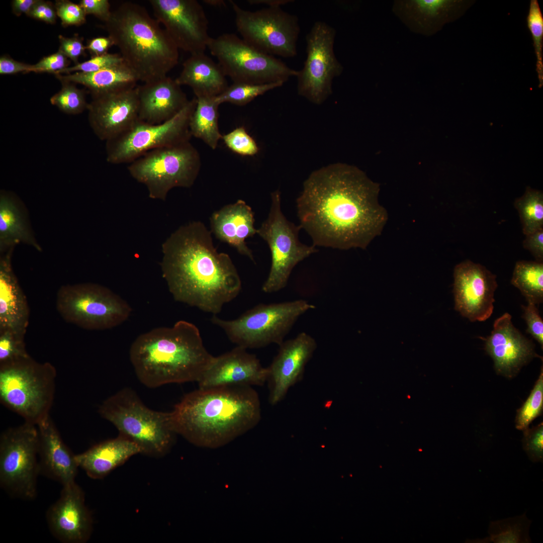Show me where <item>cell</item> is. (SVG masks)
Returning a JSON list of instances; mask_svg holds the SVG:
<instances>
[{
  "instance_id": "cell-45",
  "label": "cell",
  "mask_w": 543,
  "mask_h": 543,
  "mask_svg": "<svg viewBox=\"0 0 543 543\" xmlns=\"http://www.w3.org/2000/svg\"><path fill=\"white\" fill-rule=\"evenodd\" d=\"M54 6L63 26H79L86 21V15L79 5L68 0H59L56 1Z\"/></svg>"
},
{
  "instance_id": "cell-28",
  "label": "cell",
  "mask_w": 543,
  "mask_h": 543,
  "mask_svg": "<svg viewBox=\"0 0 543 543\" xmlns=\"http://www.w3.org/2000/svg\"><path fill=\"white\" fill-rule=\"evenodd\" d=\"M254 221L251 208L243 200H238L212 213L210 231L218 239L254 261L252 252L245 240L257 232Z\"/></svg>"
},
{
  "instance_id": "cell-17",
  "label": "cell",
  "mask_w": 543,
  "mask_h": 543,
  "mask_svg": "<svg viewBox=\"0 0 543 543\" xmlns=\"http://www.w3.org/2000/svg\"><path fill=\"white\" fill-rule=\"evenodd\" d=\"M155 19L177 48L191 55L204 53L211 37L208 21L196 0H150Z\"/></svg>"
},
{
  "instance_id": "cell-32",
  "label": "cell",
  "mask_w": 543,
  "mask_h": 543,
  "mask_svg": "<svg viewBox=\"0 0 543 543\" xmlns=\"http://www.w3.org/2000/svg\"><path fill=\"white\" fill-rule=\"evenodd\" d=\"M55 76L61 82L83 85L92 94L134 87L139 81L135 74L125 63L95 72H76L65 75L58 74Z\"/></svg>"
},
{
  "instance_id": "cell-26",
  "label": "cell",
  "mask_w": 543,
  "mask_h": 543,
  "mask_svg": "<svg viewBox=\"0 0 543 543\" xmlns=\"http://www.w3.org/2000/svg\"><path fill=\"white\" fill-rule=\"evenodd\" d=\"M180 86L167 76L137 86L138 120L158 124L174 117L189 101Z\"/></svg>"
},
{
  "instance_id": "cell-9",
  "label": "cell",
  "mask_w": 543,
  "mask_h": 543,
  "mask_svg": "<svg viewBox=\"0 0 543 543\" xmlns=\"http://www.w3.org/2000/svg\"><path fill=\"white\" fill-rule=\"evenodd\" d=\"M201 165L200 155L189 140L150 151L131 162L128 170L146 187L150 198L164 201L171 189L192 186Z\"/></svg>"
},
{
  "instance_id": "cell-30",
  "label": "cell",
  "mask_w": 543,
  "mask_h": 543,
  "mask_svg": "<svg viewBox=\"0 0 543 543\" xmlns=\"http://www.w3.org/2000/svg\"><path fill=\"white\" fill-rule=\"evenodd\" d=\"M20 243L31 246L41 252L31 227L27 210L22 202L12 193L0 194V254Z\"/></svg>"
},
{
  "instance_id": "cell-39",
  "label": "cell",
  "mask_w": 543,
  "mask_h": 543,
  "mask_svg": "<svg viewBox=\"0 0 543 543\" xmlns=\"http://www.w3.org/2000/svg\"><path fill=\"white\" fill-rule=\"evenodd\" d=\"M61 83V89L51 97V104L68 114H80L87 109L88 103L84 90L77 88L72 82L62 81Z\"/></svg>"
},
{
  "instance_id": "cell-42",
  "label": "cell",
  "mask_w": 543,
  "mask_h": 543,
  "mask_svg": "<svg viewBox=\"0 0 543 543\" xmlns=\"http://www.w3.org/2000/svg\"><path fill=\"white\" fill-rule=\"evenodd\" d=\"M29 356L24 340L17 338L10 331H0V365Z\"/></svg>"
},
{
  "instance_id": "cell-46",
  "label": "cell",
  "mask_w": 543,
  "mask_h": 543,
  "mask_svg": "<svg viewBox=\"0 0 543 543\" xmlns=\"http://www.w3.org/2000/svg\"><path fill=\"white\" fill-rule=\"evenodd\" d=\"M524 319L527 328V332L530 334L542 347L543 321L536 305L527 301L526 306L522 305Z\"/></svg>"
},
{
  "instance_id": "cell-56",
  "label": "cell",
  "mask_w": 543,
  "mask_h": 543,
  "mask_svg": "<svg viewBox=\"0 0 543 543\" xmlns=\"http://www.w3.org/2000/svg\"><path fill=\"white\" fill-rule=\"evenodd\" d=\"M204 2L207 5L215 7H224L225 6V3L224 1L222 0H205Z\"/></svg>"
},
{
  "instance_id": "cell-40",
  "label": "cell",
  "mask_w": 543,
  "mask_h": 543,
  "mask_svg": "<svg viewBox=\"0 0 543 543\" xmlns=\"http://www.w3.org/2000/svg\"><path fill=\"white\" fill-rule=\"evenodd\" d=\"M543 374L541 368L539 376L529 397L517 411L515 418L516 429L524 431L542 411Z\"/></svg>"
},
{
  "instance_id": "cell-36",
  "label": "cell",
  "mask_w": 543,
  "mask_h": 543,
  "mask_svg": "<svg viewBox=\"0 0 543 543\" xmlns=\"http://www.w3.org/2000/svg\"><path fill=\"white\" fill-rule=\"evenodd\" d=\"M514 206L517 210L525 235L543 228V193L527 187L524 194L517 198Z\"/></svg>"
},
{
  "instance_id": "cell-49",
  "label": "cell",
  "mask_w": 543,
  "mask_h": 543,
  "mask_svg": "<svg viewBox=\"0 0 543 543\" xmlns=\"http://www.w3.org/2000/svg\"><path fill=\"white\" fill-rule=\"evenodd\" d=\"M79 5L86 15H92L104 23L109 19L112 11L108 0H81Z\"/></svg>"
},
{
  "instance_id": "cell-41",
  "label": "cell",
  "mask_w": 543,
  "mask_h": 543,
  "mask_svg": "<svg viewBox=\"0 0 543 543\" xmlns=\"http://www.w3.org/2000/svg\"><path fill=\"white\" fill-rule=\"evenodd\" d=\"M227 147L242 156H253L258 152V147L243 127H238L222 136Z\"/></svg>"
},
{
  "instance_id": "cell-37",
  "label": "cell",
  "mask_w": 543,
  "mask_h": 543,
  "mask_svg": "<svg viewBox=\"0 0 543 543\" xmlns=\"http://www.w3.org/2000/svg\"><path fill=\"white\" fill-rule=\"evenodd\" d=\"M283 84L282 82L261 84L233 83L222 93L215 97V100L219 105L224 103H229L236 105L243 106L256 97L271 89L280 87Z\"/></svg>"
},
{
  "instance_id": "cell-23",
  "label": "cell",
  "mask_w": 543,
  "mask_h": 543,
  "mask_svg": "<svg viewBox=\"0 0 543 543\" xmlns=\"http://www.w3.org/2000/svg\"><path fill=\"white\" fill-rule=\"evenodd\" d=\"M267 368L262 366L254 354L236 346L217 356L197 382L199 388L229 386H262L267 381Z\"/></svg>"
},
{
  "instance_id": "cell-20",
  "label": "cell",
  "mask_w": 543,
  "mask_h": 543,
  "mask_svg": "<svg viewBox=\"0 0 543 543\" xmlns=\"http://www.w3.org/2000/svg\"><path fill=\"white\" fill-rule=\"evenodd\" d=\"M279 346L278 353L267 367L268 400L273 405L284 399L289 390L302 380L317 344L312 336L302 332Z\"/></svg>"
},
{
  "instance_id": "cell-29",
  "label": "cell",
  "mask_w": 543,
  "mask_h": 543,
  "mask_svg": "<svg viewBox=\"0 0 543 543\" xmlns=\"http://www.w3.org/2000/svg\"><path fill=\"white\" fill-rule=\"evenodd\" d=\"M138 454L140 450L135 443L119 434L75 455V459L78 467L89 477L101 479Z\"/></svg>"
},
{
  "instance_id": "cell-18",
  "label": "cell",
  "mask_w": 543,
  "mask_h": 543,
  "mask_svg": "<svg viewBox=\"0 0 543 543\" xmlns=\"http://www.w3.org/2000/svg\"><path fill=\"white\" fill-rule=\"evenodd\" d=\"M454 278L456 310L471 322L488 319L494 309L496 276L484 266L466 260L456 265Z\"/></svg>"
},
{
  "instance_id": "cell-19",
  "label": "cell",
  "mask_w": 543,
  "mask_h": 543,
  "mask_svg": "<svg viewBox=\"0 0 543 543\" xmlns=\"http://www.w3.org/2000/svg\"><path fill=\"white\" fill-rule=\"evenodd\" d=\"M88 119L96 136L107 141L138 121L137 86L92 94Z\"/></svg>"
},
{
  "instance_id": "cell-15",
  "label": "cell",
  "mask_w": 543,
  "mask_h": 543,
  "mask_svg": "<svg viewBox=\"0 0 543 543\" xmlns=\"http://www.w3.org/2000/svg\"><path fill=\"white\" fill-rule=\"evenodd\" d=\"M197 99L169 120L158 124L138 121L129 129L106 141L107 160L112 164L130 163L154 149L189 141V123Z\"/></svg>"
},
{
  "instance_id": "cell-35",
  "label": "cell",
  "mask_w": 543,
  "mask_h": 543,
  "mask_svg": "<svg viewBox=\"0 0 543 543\" xmlns=\"http://www.w3.org/2000/svg\"><path fill=\"white\" fill-rule=\"evenodd\" d=\"M511 283L527 301L538 304L543 300V263L520 260L515 263Z\"/></svg>"
},
{
  "instance_id": "cell-31",
  "label": "cell",
  "mask_w": 543,
  "mask_h": 543,
  "mask_svg": "<svg viewBox=\"0 0 543 543\" xmlns=\"http://www.w3.org/2000/svg\"><path fill=\"white\" fill-rule=\"evenodd\" d=\"M226 77L219 63L204 52L191 55L175 80L190 87L196 98L216 97L228 86Z\"/></svg>"
},
{
  "instance_id": "cell-55",
  "label": "cell",
  "mask_w": 543,
  "mask_h": 543,
  "mask_svg": "<svg viewBox=\"0 0 543 543\" xmlns=\"http://www.w3.org/2000/svg\"><path fill=\"white\" fill-rule=\"evenodd\" d=\"M293 2L290 0H249L248 3L251 5H266L267 7H281L282 5Z\"/></svg>"
},
{
  "instance_id": "cell-22",
  "label": "cell",
  "mask_w": 543,
  "mask_h": 543,
  "mask_svg": "<svg viewBox=\"0 0 543 543\" xmlns=\"http://www.w3.org/2000/svg\"><path fill=\"white\" fill-rule=\"evenodd\" d=\"M511 315L504 313L496 319L490 335L480 338L492 357L496 372L508 378L517 374L534 357L533 343L513 325Z\"/></svg>"
},
{
  "instance_id": "cell-16",
  "label": "cell",
  "mask_w": 543,
  "mask_h": 543,
  "mask_svg": "<svg viewBox=\"0 0 543 543\" xmlns=\"http://www.w3.org/2000/svg\"><path fill=\"white\" fill-rule=\"evenodd\" d=\"M335 36V29L323 21L315 22L306 36V58L296 76L297 92L315 105L332 94L333 80L343 71L334 53Z\"/></svg>"
},
{
  "instance_id": "cell-2",
  "label": "cell",
  "mask_w": 543,
  "mask_h": 543,
  "mask_svg": "<svg viewBox=\"0 0 543 543\" xmlns=\"http://www.w3.org/2000/svg\"><path fill=\"white\" fill-rule=\"evenodd\" d=\"M161 268L177 302L217 315L236 298L241 281L230 257L215 248L201 221L181 226L162 244Z\"/></svg>"
},
{
  "instance_id": "cell-27",
  "label": "cell",
  "mask_w": 543,
  "mask_h": 543,
  "mask_svg": "<svg viewBox=\"0 0 543 543\" xmlns=\"http://www.w3.org/2000/svg\"><path fill=\"white\" fill-rule=\"evenodd\" d=\"M40 474L62 486L75 482L78 467L50 416L37 425Z\"/></svg>"
},
{
  "instance_id": "cell-44",
  "label": "cell",
  "mask_w": 543,
  "mask_h": 543,
  "mask_svg": "<svg viewBox=\"0 0 543 543\" xmlns=\"http://www.w3.org/2000/svg\"><path fill=\"white\" fill-rule=\"evenodd\" d=\"M523 431L522 440L523 448L529 460L533 462H542L543 460V424L540 423Z\"/></svg>"
},
{
  "instance_id": "cell-12",
  "label": "cell",
  "mask_w": 543,
  "mask_h": 543,
  "mask_svg": "<svg viewBox=\"0 0 543 543\" xmlns=\"http://www.w3.org/2000/svg\"><path fill=\"white\" fill-rule=\"evenodd\" d=\"M271 199L267 218L256 232L267 243L271 253L270 270L261 288L265 293L283 289L295 266L317 251L314 245L308 246L300 241L298 235L301 228L283 214L279 190L271 194Z\"/></svg>"
},
{
  "instance_id": "cell-21",
  "label": "cell",
  "mask_w": 543,
  "mask_h": 543,
  "mask_svg": "<svg viewBox=\"0 0 543 543\" xmlns=\"http://www.w3.org/2000/svg\"><path fill=\"white\" fill-rule=\"evenodd\" d=\"M46 519L52 535L64 543H84L93 529L84 493L75 482L63 486L58 500L48 508Z\"/></svg>"
},
{
  "instance_id": "cell-13",
  "label": "cell",
  "mask_w": 543,
  "mask_h": 543,
  "mask_svg": "<svg viewBox=\"0 0 543 543\" xmlns=\"http://www.w3.org/2000/svg\"><path fill=\"white\" fill-rule=\"evenodd\" d=\"M36 425L25 422L3 431L0 437V484L11 496L32 500L40 474Z\"/></svg>"
},
{
  "instance_id": "cell-53",
  "label": "cell",
  "mask_w": 543,
  "mask_h": 543,
  "mask_svg": "<svg viewBox=\"0 0 543 543\" xmlns=\"http://www.w3.org/2000/svg\"><path fill=\"white\" fill-rule=\"evenodd\" d=\"M113 45V41L109 37H99L90 39L86 46L92 56H100L108 53Z\"/></svg>"
},
{
  "instance_id": "cell-52",
  "label": "cell",
  "mask_w": 543,
  "mask_h": 543,
  "mask_svg": "<svg viewBox=\"0 0 543 543\" xmlns=\"http://www.w3.org/2000/svg\"><path fill=\"white\" fill-rule=\"evenodd\" d=\"M33 65L17 61L12 58L3 55L0 57V74H14L19 72H34Z\"/></svg>"
},
{
  "instance_id": "cell-43",
  "label": "cell",
  "mask_w": 543,
  "mask_h": 543,
  "mask_svg": "<svg viewBox=\"0 0 543 543\" xmlns=\"http://www.w3.org/2000/svg\"><path fill=\"white\" fill-rule=\"evenodd\" d=\"M124 63V60L120 54L107 53L100 56H92L90 59L78 63L73 66L68 67L58 74H68L72 72H95Z\"/></svg>"
},
{
  "instance_id": "cell-4",
  "label": "cell",
  "mask_w": 543,
  "mask_h": 543,
  "mask_svg": "<svg viewBox=\"0 0 543 543\" xmlns=\"http://www.w3.org/2000/svg\"><path fill=\"white\" fill-rule=\"evenodd\" d=\"M129 356L139 380L151 388L198 382L214 357L198 328L185 320L140 334L132 343Z\"/></svg>"
},
{
  "instance_id": "cell-7",
  "label": "cell",
  "mask_w": 543,
  "mask_h": 543,
  "mask_svg": "<svg viewBox=\"0 0 543 543\" xmlns=\"http://www.w3.org/2000/svg\"><path fill=\"white\" fill-rule=\"evenodd\" d=\"M56 377L51 364L37 362L30 355L0 365L1 402L37 426L50 416Z\"/></svg>"
},
{
  "instance_id": "cell-3",
  "label": "cell",
  "mask_w": 543,
  "mask_h": 543,
  "mask_svg": "<svg viewBox=\"0 0 543 543\" xmlns=\"http://www.w3.org/2000/svg\"><path fill=\"white\" fill-rule=\"evenodd\" d=\"M261 419L251 386L200 389L184 396L169 412L172 430L197 446L216 448L253 428Z\"/></svg>"
},
{
  "instance_id": "cell-14",
  "label": "cell",
  "mask_w": 543,
  "mask_h": 543,
  "mask_svg": "<svg viewBox=\"0 0 543 543\" xmlns=\"http://www.w3.org/2000/svg\"><path fill=\"white\" fill-rule=\"evenodd\" d=\"M229 2L235 13L237 31L245 42L272 56L292 58L297 55L300 28L296 15L281 7L250 11Z\"/></svg>"
},
{
  "instance_id": "cell-25",
  "label": "cell",
  "mask_w": 543,
  "mask_h": 543,
  "mask_svg": "<svg viewBox=\"0 0 543 543\" xmlns=\"http://www.w3.org/2000/svg\"><path fill=\"white\" fill-rule=\"evenodd\" d=\"M15 248L0 254V331H9L24 340L30 308L14 273L12 259Z\"/></svg>"
},
{
  "instance_id": "cell-8",
  "label": "cell",
  "mask_w": 543,
  "mask_h": 543,
  "mask_svg": "<svg viewBox=\"0 0 543 543\" xmlns=\"http://www.w3.org/2000/svg\"><path fill=\"white\" fill-rule=\"evenodd\" d=\"M315 306L300 299L260 304L232 320L213 315L211 322L221 329L231 342L246 349L271 344L279 345L298 319Z\"/></svg>"
},
{
  "instance_id": "cell-11",
  "label": "cell",
  "mask_w": 543,
  "mask_h": 543,
  "mask_svg": "<svg viewBox=\"0 0 543 543\" xmlns=\"http://www.w3.org/2000/svg\"><path fill=\"white\" fill-rule=\"evenodd\" d=\"M207 48L233 83H284L297 75L298 70L257 50L235 34L211 37Z\"/></svg>"
},
{
  "instance_id": "cell-34",
  "label": "cell",
  "mask_w": 543,
  "mask_h": 543,
  "mask_svg": "<svg viewBox=\"0 0 543 543\" xmlns=\"http://www.w3.org/2000/svg\"><path fill=\"white\" fill-rule=\"evenodd\" d=\"M531 521L523 513L520 516L491 521L489 536L467 540L466 542L528 543L531 542L529 528Z\"/></svg>"
},
{
  "instance_id": "cell-54",
  "label": "cell",
  "mask_w": 543,
  "mask_h": 543,
  "mask_svg": "<svg viewBox=\"0 0 543 543\" xmlns=\"http://www.w3.org/2000/svg\"><path fill=\"white\" fill-rule=\"evenodd\" d=\"M37 0H14L12 2V12L17 16L28 15Z\"/></svg>"
},
{
  "instance_id": "cell-6",
  "label": "cell",
  "mask_w": 543,
  "mask_h": 543,
  "mask_svg": "<svg viewBox=\"0 0 543 543\" xmlns=\"http://www.w3.org/2000/svg\"><path fill=\"white\" fill-rule=\"evenodd\" d=\"M100 415L113 424L121 435L135 443L140 454L153 457L165 455L174 443L169 412L147 407L136 392L124 388L105 400Z\"/></svg>"
},
{
  "instance_id": "cell-47",
  "label": "cell",
  "mask_w": 543,
  "mask_h": 543,
  "mask_svg": "<svg viewBox=\"0 0 543 543\" xmlns=\"http://www.w3.org/2000/svg\"><path fill=\"white\" fill-rule=\"evenodd\" d=\"M68 58L60 50L42 58L33 65L35 72H48L54 74L68 67Z\"/></svg>"
},
{
  "instance_id": "cell-38",
  "label": "cell",
  "mask_w": 543,
  "mask_h": 543,
  "mask_svg": "<svg viewBox=\"0 0 543 543\" xmlns=\"http://www.w3.org/2000/svg\"><path fill=\"white\" fill-rule=\"evenodd\" d=\"M526 23L533 41L538 87H541L543 85V16L537 0L530 2Z\"/></svg>"
},
{
  "instance_id": "cell-48",
  "label": "cell",
  "mask_w": 543,
  "mask_h": 543,
  "mask_svg": "<svg viewBox=\"0 0 543 543\" xmlns=\"http://www.w3.org/2000/svg\"><path fill=\"white\" fill-rule=\"evenodd\" d=\"M60 50L68 58L75 64L78 63L79 58L84 54L86 46L83 43V38L78 37H66L58 36Z\"/></svg>"
},
{
  "instance_id": "cell-24",
  "label": "cell",
  "mask_w": 543,
  "mask_h": 543,
  "mask_svg": "<svg viewBox=\"0 0 543 543\" xmlns=\"http://www.w3.org/2000/svg\"><path fill=\"white\" fill-rule=\"evenodd\" d=\"M465 2L456 0H396L392 10L411 32L430 36L463 13Z\"/></svg>"
},
{
  "instance_id": "cell-10",
  "label": "cell",
  "mask_w": 543,
  "mask_h": 543,
  "mask_svg": "<svg viewBox=\"0 0 543 543\" xmlns=\"http://www.w3.org/2000/svg\"><path fill=\"white\" fill-rule=\"evenodd\" d=\"M56 307L66 322L90 330L115 327L127 320L132 311L118 294L93 283L62 286L56 294Z\"/></svg>"
},
{
  "instance_id": "cell-5",
  "label": "cell",
  "mask_w": 543,
  "mask_h": 543,
  "mask_svg": "<svg viewBox=\"0 0 543 543\" xmlns=\"http://www.w3.org/2000/svg\"><path fill=\"white\" fill-rule=\"evenodd\" d=\"M105 27L139 81L146 83L167 76L178 63L179 49L159 23L138 4L121 3L112 11Z\"/></svg>"
},
{
  "instance_id": "cell-1",
  "label": "cell",
  "mask_w": 543,
  "mask_h": 543,
  "mask_svg": "<svg viewBox=\"0 0 543 543\" xmlns=\"http://www.w3.org/2000/svg\"><path fill=\"white\" fill-rule=\"evenodd\" d=\"M379 186L359 169L335 163L313 172L297 199L301 228L314 246L366 249L382 233L388 213Z\"/></svg>"
},
{
  "instance_id": "cell-33",
  "label": "cell",
  "mask_w": 543,
  "mask_h": 543,
  "mask_svg": "<svg viewBox=\"0 0 543 543\" xmlns=\"http://www.w3.org/2000/svg\"><path fill=\"white\" fill-rule=\"evenodd\" d=\"M196 108L191 116L189 128L191 136L199 138L212 149L222 139L218 126V107L215 97L196 98Z\"/></svg>"
},
{
  "instance_id": "cell-51",
  "label": "cell",
  "mask_w": 543,
  "mask_h": 543,
  "mask_svg": "<svg viewBox=\"0 0 543 543\" xmlns=\"http://www.w3.org/2000/svg\"><path fill=\"white\" fill-rule=\"evenodd\" d=\"M524 249L528 250L536 259V261H543V228L531 234L525 235L522 242Z\"/></svg>"
},
{
  "instance_id": "cell-50",
  "label": "cell",
  "mask_w": 543,
  "mask_h": 543,
  "mask_svg": "<svg viewBox=\"0 0 543 543\" xmlns=\"http://www.w3.org/2000/svg\"><path fill=\"white\" fill-rule=\"evenodd\" d=\"M27 16L53 24L56 22L57 14L55 6L50 2L37 0Z\"/></svg>"
}]
</instances>
